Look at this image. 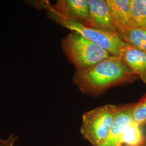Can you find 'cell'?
Segmentation results:
<instances>
[{
	"mask_svg": "<svg viewBox=\"0 0 146 146\" xmlns=\"http://www.w3.org/2000/svg\"><path fill=\"white\" fill-rule=\"evenodd\" d=\"M138 78L120 58L110 56L89 68L76 70L73 82L83 94L96 97L112 87L132 84Z\"/></svg>",
	"mask_w": 146,
	"mask_h": 146,
	"instance_id": "cell-1",
	"label": "cell"
},
{
	"mask_svg": "<svg viewBox=\"0 0 146 146\" xmlns=\"http://www.w3.org/2000/svg\"><path fill=\"white\" fill-rule=\"evenodd\" d=\"M62 48L76 70L89 68L110 56L102 47L75 31L63 39Z\"/></svg>",
	"mask_w": 146,
	"mask_h": 146,
	"instance_id": "cell-2",
	"label": "cell"
},
{
	"mask_svg": "<svg viewBox=\"0 0 146 146\" xmlns=\"http://www.w3.org/2000/svg\"><path fill=\"white\" fill-rule=\"evenodd\" d=\"M117 106L106 104L90 110L82 115L81 133L93 146L102 145L109 135Z\"/></svg>",
	"mask_w": 146,
	"mask_h": 146,
	"instance_id": "cell-3",
	"label": "cell"
},
{
	"mask_svg": "<svg viewBox=\"0 0 146 146\" xmlns=\"http://www.w3.org/2000/svg\"><path fill=\"white\" fill-rule=\"evenodd\" d=\"M44 7L48 9V15L52 20L72 31L78 33L90 41L102 47L110 56L119 58L120 50L125 43L120 39L118 34L93 29L82 23L66 18L54 11L52 6L47 2Z\"/></svg>",
	"mask_w": 146,
	"mask_h": 146,
	"instance_id": "cell-4",
	"label": "cell"
},
{
	"mask_svg": "<svg viewBox=\"0 0 146 146\" xmlns=\"http://www.w3.org/2000/svg\"><path fill=\"white\" fill-rule=\"evenodd\" d=\"M89 15L84 25L100 31L118 34L106 0H87Z\"/></svg>",
	"mask_w": 146,
	"mask_h": 146,
	"instance_id": "cell-5",
	"label": "cell"
},
{
	"mask_svg": "<svg viewBox=\"0 0 146 146\" xmlns=\"http://www.w3.org/2000/svg\"><path fill=\"white\" fill-rule=\"evenodd\" d=\"M134 104L117 106L115 115L109 135L100 146H121V141L127 129L135 121L132 115Z\"/></svg>",
	"mask_w": 146,
	"mask_h": 146,
	"instance_id": "cell-6",
	"label": "cell"
},
{
	"mask_svg": "<svg viewBox=\"0 0 146 146\" xmlns=\"http://www.w3.org/2000/svg\"><path fill=\"white\" fill-rule=\"evenodd\" d=\"M52 8L60 15L83 24L88 17L87 0H60Z\"/></svg>",
	"mask_w": 146,
	"mask_h": 146,
	"instance_id": "cell-7",
	"label": "cell"
},
{
	"mask_svg": "<svg viewBox=\"0 0 146 146\" xmlns=\"http://www.w3.org/2000/svg\"><path fill=\"white\" fill-rule=\"evenodd\" d=\"M120 60L146 84V53L125 44L120 51Z\"/></svg>",
	"mask_w": 146,
	"mask_h": 146,
	"instance_id": "cell-8",
	"label": "cell"
},
{
	"mask_svg": "<svg viewBox=\"0 0 146 146\" xmlns=\"http://www.w3.org/2000/svg\"><path fill=\"white\" fill-rule=\"evenodd\" d=\"M117 33L133 27L131 0H106Z\"/></svg>",
	"mask_w": 146,
	"mask_h": 146,
	"instance_id": "cell-9",
	"label": "cell"
},
{
	"mask_svg": "<svg viewBox=\"0 0 146 146\" xmlns=\"http://www.w3.org/2000/svg\"><path fill=\"white\" fill-rule=\"evenodd\" d=\"M118 35L125 44L146 53V29L132 27L119 33Z\"/></svg>",
	"mask_w": 146,
	"mask_h": 146,
	"instance_id": "cell-10",
	"label": "cell"
},
{
	"mask_svg": "<svg viewBox=\"0 0 146 146\" xmlns=\"http://www.w3.org/2000/svg\"><path fill=\"white\" fill-rule=\"evenodd\" d=\"M141 126L135 122L133 123L123 134L121 144V146H140L146 141Z\"/></svg>",
	"mask_w": 146,
	"mask_h": 146,
	"instance_id": "cell-11",
	"label": "cell"
},
{
	"mask_svg": "<svg viewBox=\"0 0 146 146\" xmlns=\"http://www.w3.org/2000/svg\"><path fill=\"white\" fill-rule=\"evenodd\" d=\"M133 27L146 29V0H131Z\"/></svg>",
	"mask_w": 146,
	"mask_h": 146,
	"instance_id": "cell-12",
	"label": "cell"
},
{
	"mask_svg": "<svg viewBox=\"0 0 146 146\" xmlns=\"http://www.w3.org/2000/svg\"><path fill=\"white\" fill-rule=\"evenodd\" d=\"M132 115L137 125L141 127L146 125V94L137 103L133 104Z\"/></svg>",
	"mask_w": 146,
	"mask_h": 146,
	"instance_id": "cell-13",
	"label": "cell"
},
{
	"mask_svg": "<svg viewBox=\"0 0 146 146\" xmlns=\"http://www.w3.org/2000/svg\"><path fill=\"white\" fill-rule=\"evenodd\" d=\"M18 140V137L15 136L13 134H11L6 139L0 138V146H14L16 141Z\"/></svg>",
	"mask_w": 146,
	"mask_h": 146,
	"instance_id": "cell-14",
	"label": "cell"
},
{
	"mask_svg": "<svg viewBox=\"0 0 146 146\" xmlns=\"http://www.w3.org/2000/svg\"><path fill=\"white\" fill-rule=\"evenodd\" d=\"M140 146H146V141L144 143H143L142 145H140Z\"/></svg>",
	"mask_w": 146,
	"mask_h": 146,
	"instance_id": "cell-15",
	"label": "cell"
}]
</instances>
